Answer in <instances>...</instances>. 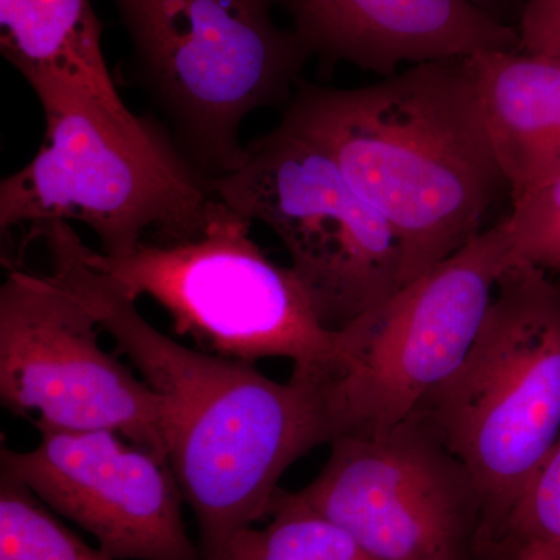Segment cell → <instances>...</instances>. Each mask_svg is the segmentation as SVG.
<instances>
[{"instance_id":"cell-1","label":"cell","mask_w":560,"mask_h":560,"mask_svg":"<svg viewBox=\"0 0 560 560\" xmlns=\"http://www.w3.org/2000/svg\"><path fill=\"white\" fill-rule=\"evenodd\" d=\"M50 276L98 320L164 408L168 464L200 530L202 560H228L235 539L270 512L287 469L335 440L319 382L271 381L253 363L180 345L92 264L66 221L33 228Z\"/></svg>"},{"instance_id":"cell-2","label":"cell","mask_w":560,"mask_h":560,"mask_svg":"<svg viewBox=\"0 0 560 560\" xmlns=\"http://www.w3.org/2000/svg\"><path fill=\"white\" fill-rule=\"evenodd\" d=\"M282 120L316 140L388 220L401 285L477 237L510 191L469 58L420 62L360 88L300 84Z\"/></svg>"},{"instance_id":"cell-3","label":"cell","mask_w":560,"mask_h":560,"mask_svg":"<svg viewBox=\"0 0 560 560\" xmlns=\"http://www.w3.org/2000/svg\"><path fill=\"white\" fill-rule=\"evenodd\" d=\"M46 117L38 153L0 183V228L80 221L101 253L124 257L142 242L195 238L208 228L212 178L156 128L65 88L35 92Z\"/></svg>"},{"instance_id":"cell-4","label":"cell","mask_w":560,"mask_h":560,"mask_svg":"<svg viewBox=\"0 0 560 560\" xmlns=\"http://www.w3.org/2000/svg\"><path fill=\"white\" fill-rule=\"evenodd\" d=\"M415 415L469 467L482 530L506 529L560 436V290L551 275L528 265L501 275L466 359Z\"/></svg>"},{"instance_id":"cell-5","label":"cell","mask_w":560,"mask_h":560,"mask_svg":"<svg viewBox=\"0 0 560 560\" xmlns=\"http://www.w3.org/2000/svg\"><path fill=\"white\" fill-rule=\"evenodd\" d=\"M253 221L217 201L208 228L178 242H142L124 257L90 248L95 267L131 300L147 296L205 352L253 363L287 359L294 377L320 381L337 352L290 267H279L250 238Z\"/></svg>"},{"instance_id":"cell-6","label":"cell","mask_w":560,"mask_h":560,"mask_svg":"<svg viewBox=\"0 0 560 560\" xmlns=\"http://www.w3.org/2000/svg\"><path fill=\"white\" fill-rule=\"evenodd\" d=\"M147 83L215 176L245 158L253 110L285 101L312 57L268 0H113ZM212 176V178H215Z\"/></svg>"},{"instance_id":"cell-7","label":"cell","mask_w":560,"mask_h":560,"mask_svg":"<svg viewBox=\"0 0 560 560\" xmlns=\"http://www.w3.org/2000/svg\"><path fill=\"white\" fill-rule=\"evenodd\" d=\"M511 268L504 221L337 330L320 381L335 438L381 436L458 370Z\"/></svg>"},{"instance_id":"cell-8","label":"cell","mask_w":560,"mask_h":560,"mask_svg":"<svg viewBox=\"0 0 560 560\" xmlns=\"http://www.w3.org/2000/svg\"><path fill=\"white\" fill-rule=\"evenodd\" d=\"M221 201L285 246L324 326L340 330L401 287V246L316 140L280 121L235 171L212 178Z\"/></svg>"},{"instance_id":"cell-9","label":"cell","mask_w":560,"mask_h":560,"mask_svg":"<svg viewBox=\"0 0 560 560\" xmlns=\"http://www.w3.org/2000/svg\"><path fill=\"white\" fill-rule=\"evenodd\" d=\"M98 320L49 275L0 287V401L40 433L110 430L168 463L162 401L98 340Z\"/></svg>"},{"instance_id":"cell-10","label":"cell","mask_w":560,"mask_h":560,"mask_svg":"<svg viewBox=\"0 0 560 560\" xmlns=\"http://www.w3.org/2000/svg\"><path fill=\"white\" fill-rule=\"evenodd\" d=\"M294 500L348 530L375 560H471L482 503L469 467L422 416L381 436H338Z\"/></svg>"},{"instance_id":"cell-11","label":"cell","mask_w":560,"mask_h":560,"mask_svg":"<svg viewBox=\"0 0 560 560\" xmlns=\"http://www.w3.org/2000/svg\"><path fill=\"white\" fill-rule=\"evenodd\" d=\"M0 466L110 558L202 560L171 464L117 431H47L32 451L2 448Z\"/></svg>"},{"instance_id":"cell-12","label":"cell","mask_w":560,"mask_h":560,"mask_svg":"<svg viewBox=\"0 0 560 560\" xmlns=\"http://www.w3.org/2000/svg\"><path fill=\"white\" fill-rule=\"evenodd\" d=\"M290 14L311 55L383 79L404 65L521 50L514 28L490 20L469 0H298Z\"/></svg>"},{"instance_id":"cell-13","label":"cell","mask_w":560,"mask_h":560,"mask_svg":"<svg viewBox=\"0 0 560 560\" xmlns=\"http://www.w3.org/2000/svg\"><path fill=\"white\" fill-rule=\"evenodd\" d=\"M469 62L515 200L560 172V58L499 50Z\"/></svg>"},{"instance_id":"cell-14","label":"cell","mask_w":560,"mask_h":560,"mask_svg":"<svg viewBox=\"0 0 560 560\" xmlns=\"http://www.w3.org/2000/svg\"><path fill=\"white\" fill-rule=\"evenodd\" d=\"M91 0H0V49L33 91L65 88L130 117L102 50Z\"/></svg>"},{"instance_id":"cell-15","label":"cell","mask_w":560,"mask_h":560,"mask_svg":"<svg viewBox=\"0 0 560 560\" xmlns=\"http://www.w3.org/2000/svg\"><path fill=\"white\" fill-rule=\"evenodd\" d=\"M265 528L246 529L228 560H375L337 523L279 490Z\"/></svg>"},{"instance_id":"cell-16","label":"cell","mask_w":560,"mask_h":560,"mask_svg":"<svg viewBox=\"0 0 560 560\" xmlns=\"http://www.w3.org/2000/svg\"><path fill=\"white\" fill-rule=\"evenodd\" d=\"M0 560H119L91 547L18 478L0 470Z\"/></svg>"},{"instance_id":"cell-17","label":"cell","mask_w":560,"mask_h":560,"mask_svg":"<svg viewBox=\"0 0 560 560\" xmlns=\"http://www.w3.org/2000/svg\"><path fill=\"white\" fill-rule=\"evenodd\" d=\"M504 226L510 235L511 267L528 265L560 271V172L512 200Z\"/></svg>"},{"instance_id":"cell-18","label":"cell","mask_w":560,"mask_h":560,"mask_svg":"<svg viewBox=\"0 0 560 560\" xmlns=\"http://www.w3.org/2000/svg\"><path fill=\"white\" fill-rule=\"evenodd\" d=\"M506 529L515 545L541 540L560 550V436L515 504Z\"/></svg>"},{"instance_id":"cell-19","label":"cell","mask_w":560,"mask_h":560,"mask_svg":"<svg viewBox=\"0 0 560 560\" xmlns=\"http://www.w3.org/2000/svg\"><path fill=\"white\" fill-rule=\"evenodd\" d=\"M517 33L525 54L560 58V0H526Z\"/></svg>"},{"instance_id":"cell-20","label":"cell","mask_w":560,"mask_h":560,"mask_svg":"<svg viewBox=\"0 0 560 560\" xmlns=\"http://www.w3.org/2000/svg\"><path fill=\"white\" fill-rule=\"evenodd\" d=\"M469 2L490 20L499 22L504 27L514 28L515 32L521 24L526 5V0H469Z\"/></svg>"},{"instance_id":"cell-21","label":"cell","mask_w":560,"mask_h":560,"mask_svg":"<svg viewBox=\"0 0 560 560\" xmlns=\"http://www.w3.org/2000/svg\"><path fill=\"white\" fill-rule=\"evenodd\" d=\"M512 560H560V550L541 540H526L515 545Z\"/></svg>"},{"instance_id":"cell-22","label":"cell","mask_w":560,"mask_h":560,"mask_svg":"<svg viewBox=\"0 0 560 560\" xmlns=\"http://www.w3.org/2000/svg\"><path fill=\"white\" fill-rule=\"evenodd\" d=\"M268 2L272 3V5L283 7L290 13L298 0H268Z\"/></svg>"},{"instance_id":"cell-23","label":"cell","mask_w":560,"mask_h":560,"mask_svg":"<svg viewBox=\"0 0 560 560\" xmlns=\"http://www.w3.org/2000/svg\"><path fill=\"white\" fill-rule=\"evenodd\" d=\"M552 280H555L556 285H558V289L560 290V271L552 275Z\"/></svg>"}]
</instances>
